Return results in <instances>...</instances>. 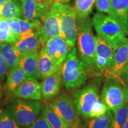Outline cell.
Masks as SVG:
<instances>
[{"instance_id": "obj_26", "label": "cell", "mask_w": 128, "mask_h": 128, "mask_svg": "<svg viewBox=\"0 0 128 128\" xmlns=\"http://www.w3.org/2000/svg\"><path fill=\"white\" fill-rule=\"evenodd\" d=\"M18 38L12 33L7 20L2 19L0 22V43L14 44Z\"/></svg>"}, {"instance_id": "obj_15", "label": "cell", "mask_w": 128, "mask_h": 128, "mask_svg": "<svg viewBox=\"0 0 128 128\" xmlns=\"http://www.w3.org/2000/svg\"><path fill=\"white\" fill-rule=\"evenodd\" d=\"M128 61V42L115 51L113 62L106 71L107 76H113L121 79L120 76Z\"/></svg>"}, {"instance_id": "obj_22", "label": "cell", "mask_w": 128, "mask_h": 128, "mask_svg": "<svg viewBox=\"0 0 128 128\" xmlns=\"http://www.w3.org/2000/svg\"><path fill=\"white\" fill-rule=\"evenodd\" d=\"M42 113L52 128H69L68 124L63 120L55 112L50 103L44 104Z\"/></svg>"}, {"instance_id": "obj_30", "label": "cell", "mask_w": 128, "mask_h": 128, "mask_svg": "<svg viewBox=\"0 0 128 128\" xmlns=\"http://www.w3.org/2000/svg\"><path fill=\"white\" fill-rule=\"evenodd\" d=\"M95 6L98 12L110 15L111 10L110 0H95Z\"/></svg>"}, {"instance_id": "obj_29", "label": "cell", "mask_w": 128, "mask_h": 128, "mask_svg": "<svg viewBox=\"0 0 128 128\" xmlns=\"http://www.w3.org/2000/svg\"><path fill=\"white\" fill-rule=\"evenodd\" d=\"M108 110V108L107 106L100 99L96 104L93 108H92V111L90 113V119L102 116V115L104 114Z\"/></svg>"}, {"instance_id": "obj_34", "label": "cell", "mask_w": 128, "mask_h": 128, "mask_svg": "<svg viewBox=\"0 0 128 128\" xmlns=\"http://www.w3.org/2000/svg\"><path fill=\"white\" fill-rule=\"evenodd\" d=\"M7 20L10 26L12 33L18 38V39H20V35L21 33V26L18 18L9 19V20Z\"/></svg>"}, {"instance_id": "obj_9", "label": "cell", "mask_w": 128, "mask_h": 128, "mask_svg": "<svg viewBox=\"0 0 128 128\" xmlns=\"http://www.w3.org/2000/svg\"><path fill=\"white\" fill-rule=\"evenodd\" d=\"M96 66L97 75L106 72L113 62L115 50L100 37L95 36Z\"/></svg>"}, {"instance_id": "obj_39", "label": "cell", "mask_w": 128, "mask_h": 128, "mask_svg": "<svg viewBox=\"0 0 128 128\" xmlns=\"http://www.w3.org/2000/svg\"><path fill=\"white\" fill-rule=\"evenodd\" d=\"M6 1H7V0H0V7L4 5V3L6 2Z\"/></svg>"}, {"instance_id": "obj_43", "label": "cell", "mask_w": 128, "mask_h": 128, "mask_svg": "<svg viewBox=\"0 0 128 128\" xmlns=\"http://www.w3.org/2000/svg\"><path fill=\"white\" fill-rule=\"evenodd\" d=\"M2 18H1V16H0V22H1V20H2Z\"/></svg>"}, {"instance_id": "obj_36", "label": "cell", "mask_w": 128, "mask_h": 128, "mask_svg": "<svg viewBox=\"0 0 128 128\" xmlns=\"http://www.w3.org/2000/svg\"><path fill=\"white\" fill-rule=\"evenodd\" d=\"M70 0H52V3H59V4H68Z\"/></svg>"}, {"instance_id": "obj_12", "label": "cell", "mask_w": 128, "mask_h": 128, "mask_svg": "<svg viewBox=\"0 0 128 128\" xmlns=\"http://www.w3.org/2000/svg\"><path fill=\"white\" fill-rule=\"evenodd\" d=\"M12 95L16 98L40 100L42 99L40 84L35 77H28Z\"/></svg>"}, {"instance_id": "obj_20", "label": "cell", "mask_w": 128, "mask_h": 128, "mask_svg": "<svg viewBox=\"0 0 128 128\" xmlns=\"http://www.w3.org/2000/svg\"><path fill=\"white\" fill-rule=\"evenodd\" d=\"M0 16L2 19L6 20L22 18L23 16L20 1L18 0H7L0 7Z\"/></svg>"}, {"instance_id": "obj_44", "label": "cell", "mask_w": 128, "mask_h": 128, "mask_svg": "<svg viewBox=\"0 0 128 128\" xmlns=\"http://www.w3.org/2000/svg\"></svg>"}, {"instance_id": "obj_17", "label": "cell", "mask_w": 128, "mask_h": 128, "mask_svg": "<svg viewBox=\"0 0 128 128\" xmlns=\"http://www.w3.org/2000/svg\"><path fill=\"white\" fill-rule=\"evenodd\" d=\"M38 50L22 52L20 57L19 66L23 69L27 77H35L37 72Z\"/></svg>"}, {"instance_id": "obj_35", "label": "cell", "mask_w": 128, "mask_h": 128, "mask_svg": "<svg viewBox=\"0 0 128 128\" xmlns=\"http://www.w3.org/2000/svg\"><path fill=\"white\" fill-rule=\"evenodd\" d=\"M120 78L122 81H123V82L124 81L125 82H128V61L127 62V64H126L125 68H124V71L122 72Z\"/></svg>"}, {"instance_id": "obj_18", "label": "cell", "mask_w": 128, "mask_h": 128, "mask_svg": "<svg viewBox=\"0 0 128 128\" xmlns=\"http://www.w3.org/2000/svg\"><path fill=\"white\" fill-rule=\"evenodd\" d=\"M27 78L25 72L20 66L10 69L4 85L6 92L10 94H12Z\"/></svg>"}, {"instance_id": "obj_24", "label": "cell", "mask_w": 128, "mask_h": 128, "mask_svg": "<svg viewBox=\"0 0 128 128\" xmlns=\"http://www.w3.org/2000/svg\"><path fill=\"white\" fill-rule=\"evenodd\" d=\"M22 16L24 20L33 22L41 19L36 0H20Z\"/></svg>"}, {"instance_id": "obj_8", "label": "cell", "mask_w": 128, "mask_h": 128, "mask_svg": "<svg viewBox=\"0 0 128 128\" xmlns=\"http://www.w3.org/2000/svg\"><path fill=\"white\" fill-rule=\"evenodd\" d=\"M51 106L61 119L70 127L81 126V117L76 109L72 97L65 92H62L50 103Z\"/></svg>"}, {"instance_id": "obj_33", "label": "cell", "mask_w": 128, "mask_h": 128, "mask_svg": "<svg viewBox=\"0 0 128 128\" xmlns=\"http://www.w3.org/2000/svg\"><path fill=\"white\" fill-rule=\"evenodd\" d=\"M28 128H52L46 120L42 113H41L38 119L32 124Z\"/></svg>"}, {"instance_id": "obj_25", "label": "cell", "mask_w": 128, "mask_h": 128, "mask_svg": "<svg viewBox=\"0 0 128 128\" xmlns=\"http://www.w3.org/2000/svg\"><path fill=\"white\" fill-rule=\"evenodd\" d=\"M113 118V113L108 109L106 113L102 116L87 120L82 128H106L111 124Z\"/></svg>"}, {"instance_id": "obj_3", "label": "cell", "mask_w": 128, "mask_h": 128, "mask_svg": "<svg viewBox=\"0 0 128 128\" xmlns=\"http://www.w3.org/2000/svg\"><path fill=\"white\" fill-rule=\"evenodd\" d=\"M78 28L77 53L91 74H97L96 66V40L92 20L88 18L76 23Z\"/></svg>"}, {"instance_id": "obj_13", "label": "cell", "mask_w": 128, "mask_h": 128, "mask_svg": "<svg viewBox=\"0 0 128 128\" xmlns=\"http://www.w3.org/2000/svg\"><path fill=\"white\" fill-rule=\"evenodd\" d=\"M55 62L52 60L43 47L38 54V66L35 78L37 80H44V78L56 72H60Z\"/></svg>"}, {"instance_id": "obj_16", "label": "cell", "mask_w": 128, "mask_h": 128, "mask_svg": "<svg viewBox=\"0 0 128 128\" xmlns=\"http://www.w3.org/2000/svg\"><path fill=\"white\" fill-rule=\"evenodd\" d=\"M110 16L118 22L128 36V0H110Z\"/></svg>"}, {"instance_id": "obj_40", "label": "cell", "mask_w": 128, "mask_h": 128, "mask_svg": "<svg viewBox=\"0 0 128 128\" xmlns=\"http://www.w3.org/2000/svg\"><path fill=\"white\" fill-rule=\"evenodd\" d=\"M123 128H128V118L127 120H126V123H125V124H124Z\"/></svg>"}, {"instance_id": "obj_11", "label": "cell", "mask_w": 128, "mask_h": 128, "mask_svg": "<svg viewBox=\"0 0 128 128\" xmlns=\"http://www.w3.org/2000/svg\"><path fill=\"white\" fill-rule=\"evenodd\" d=\"M44 48L49 56L61 70L62 64L71 49L66 42L60 36L56 37L48 40Z\"/></svg>"}, {"instance_id": "obj_1", "label": "cell", "mask_w": 128, "mask_h": 128, "mask_svg": "<svg viewBox=\"0 0 128 128\" xmlns=\"http://www.w3.org/2000/svg\"><path fill=\"white\" fill-rule=\"evenodd\" d=\"M90 72L78 56L76 48L71 49L62 65V82L67 90L81 87L89 78Z\"/></svg>"}, {"instance_id": "obj_21", "label": "cell", "mask_w": 128, "mask_h": 128, "mask_svg": "<svg viewBox=\"0 0 128 128\" xmlns=\"http://www.w3.org/2000/svg\"><path fill=\"white\" fill-rule=\"evenodd\" d=\"M0 53L6 60L10 69L19 66L22 52L16 49L12 44L7 43H0Z\"/></svg>"}, {"instance_id": "obj_41", "label": "cell", "mask_w": 128, "mask_h": 128, "mask_svg": "<svg viewBox=\"0 0 128 128\" xmlns=\"http://www.w3.org/2000/svg\"><path fill=\"white\" fill-rule=\"evenodd\" d=\"M69 128H82V126H76V127H70Z\"/></svg>"}, {"instance_id": "obj_27", "label": "cell", "mask_w": 128, "mask_h": 128, "mask_svg": "<svg viewBox=\"0 0 128 128\" xmlns=\"http://www.w3.org/2000/svg\"><path fill=\"white\" fill-rule=\"evenodd\" d=\"M128 118V102L117 109L113 113V118L111 123L113 128H123Z\"/></svg>"}, {"instance_id": "obj_23", "label": "cell", "mask_w": 128, "mask_h": 128, "mask_svg": "<svg viewBox=\"0 0 128 128\" xmlns=\"http://www.w3.org/2000/svg\"><path fill=\"white\" fill-rule=\"evenodd\" d=\"M95 0H76L74 10L76 23L84 21L89 17L93 9Z\"/></svg>"}, {"instance_id": "obj_19", "label": "cell", "mask_w": 128, "mask_h": 128, "mask_svg": "<svg viewBox=\"0 0 128 128\" xmlns=\"http://www.w3.org/2000/svg\"><path fill=\"white\" fill-rule=\"evenodd\" d=\"M42 44L39 32H38L32 36L19 39L12 46L21 52H28L38 50Z\"/></svg>"}, {"instance_id": "obj_37", "label": "cell", "mask_w": 128, "mask_h": 128, "mask_svg": "<svg viewBox=\"0 0 128 128\" xmlns=\"http://www.w3.org/2000/svg\"><path fill=\"white\" fill-rule=\"evenodd\" d=\"M124 92H125L126 101L128 102V82L124 83Z\"/></svg>"}, {"instance_id": "obj_10", "label": "cell", "mask_w": 128, "mask_h": 128, "mask_svg": "<svg viewBox=\"0 0 128 128\" xmlns=\"http://www.w3.org/2000/svg\"><path fill=\"white\" fill-rule=\"evenodd\" d=\"M42 25L39 31L42 44H44L51 38L60 36V22L55 10L52 7L41 18Z\"/></svg>"}, {"instance_id": "obj_4", "label": "cell", "mask_w": 128, "mask_h": 128, "mask_svg": "<svg viewBox=\"0 0 128 128\" xmlns=\"http://www.w3.org/2000/svg\"><path fill=\"white\" fill-rule=\"evenodd\" d=\"M42 102L40 100L14 98L5 105L21 127H29L38 119L42 110Z\"/></svg>"}, {"instance_id": "obj_14", "label": "cell", "mask_w": 128, "mask_h": 128, "mask_svg": "<svg viewBox=\"0 0 128 128\" xmlns=\"http://www.w3.org/2000/svg\"><path fill=\"white\" fill-rule=\"evenodd\" d=\"M60 72H56L44 78L40 84L42 99L50 100L58 95L61 88Z\"/></svg>"}, {"instance_id": "obj_32", "label": "cell", "mask_w": 128, "mask_h": 128, "mask_svg": "<svg viewBox=\"0 0 128 128\" xmlns=\"http://www.w3.org/2000/svg\"><path fill=\"white\" fill-rule=\"evenodd\" d=\"M9 66L6 60L0 53V84H2L7 78L8 72L9 71Z\"/></svg>"}, {"instance_id": "obj_31", "label": "cell", "mask_w": 128, "mask_h": 128, "mask_svg": "<svg viewBox=\"0 0 128 128\" xmlns=\"http://www.w3.org/2000/svg\"><path fill=\"white\" fill-rule=\"evenodd\" d=\"M41 18L48 12L52 5V0H36Z\"/></svg>"}, {"instance_id": "obj_28", "label": "cell", "mask_w": 128, "mask_h": 128, "mask_svg": "<svg viewBox=\"0 0 128 128\" xmlns=\"http://www.w3.org/2000/svg\"><path fill=\"white\" fill-rule=\"evenodd\" d=\"M6 108H0V128H21Z\"/></svg>"}, {"instance_id": "obj_42", "label": "cell", "mask_w": 128, "mask_h": 128, "mask_svg": "<svg viewBox=\"0 0 128 128\" xmlns=\"http://www.w3.org/2000/svg\"><path fill=\"white\" fill-rule=\"evenodd\" d=\"M106 128H113V126H112V124H110V125H109V126H108V127H107Z\"/></svg>"}, {"instance_id": "obj_2", "label": "cell", "mask_w": 128, "mask_h": 128, "mask_svg": "<svg viewBox=\"0 0 128 128\" xmlns=\"http://www.w3.org/2000/svg\"><path fill=\"white\" fill-rule=\"evenodd\" d=\"M92 23L97 36L114 50L128 42V36L122 27L111 16L102 12L94 14Z\"/></svg>"}, {"instance_id": "obj_6", "label": "cell", "mask_w": 128, "mask_h": 128, "mask_svg": "<svg viewBox=\"0 0 128 128\" xmlns=\"http://www.w3.org/2000/svg\"><path fill=\"white\" fill-rule=\"evenodd\" d=\"M100 84L98 81L89 83L76 90L72 98L80 116L84 120L90 119V114L99 100Z\"/></svg>"}, {"instance_id": "obj_7", "label": "cell", "mask_w": 128, "mask_h": 128, "mask_svg": "<svg viewBox=\"0 0 128 128\" xmlns=\"http://www.w3.org/2000/svg\"><path fill=\"white\" fill-rule=\"evenodd\" d=\"M100 99L108 109L114 113L126 102L124 88L121 80L113 76H106Z\"/></svg>"}, {"instance_id": "obj_38", "label": "cell", "mask_w": 128, "mask_h": 128, "mask_svg": "<svg viewBox=\"0 0 128 128\" xmlns=\"http://www.w3.org/2000/svg\"><path fill=\"white\" fill-rule=\"evenodd\" d=\"M1 84H0V101H1V99L2 97V87H1Z\"/></svg>"}, {"instance_id": "obj_5", "label": "cell", "mask_w": 128, "mask_h": 128, "mask_svg": "<svg viewBox=\"0 0 128 128\" xmlns=\"http://www.w3.org/2000/svg\"><path fill=\"white\" fill-rule=\"evenodd\" d=\"M60 22V36L66 42L71 49L77 41L78 28L74 8L69 4L52 3Z\"/></svg>"}]
</instances>
